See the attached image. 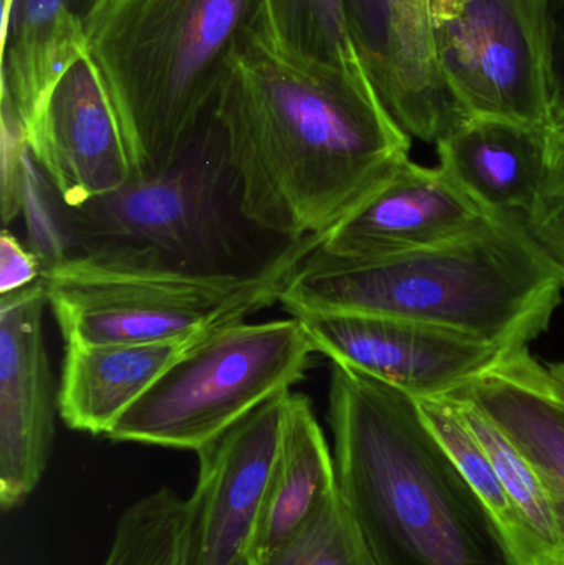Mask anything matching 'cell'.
<instances>
[{
  "label": "cell",
  "instance_id": "6da1fadb",
  "mask_svg": "<svg viewBox=\"0 0 564 565\" xmlns=\"http://www.w3.org/2000/svg\"><path fill=\"white\" fill-rule=\"evenodd\" d=\"M212 116L245 221L288 242L327 237L409 159L370 79L288 58L262 23L232 53Z\"/></svg>",
  "mask_w": 564,
  "mask_h": 565
},
{
  "label": "cell",
  "instance_id": "7a4b0ae2",
  "mask_svg": "<svg viewBox=\"0 0 564 565\" xmlns=\"http://www.w3.org/2000/svg\"><path fill=\"white\" fill-rule=\"evenodd\" d=\"M328 424L338 491L371 565H520L416 398L333 364Z\"/></svg>",
  "mask_w": 564,
  "mask_h": 565
},
{
  "label": "cell",
  "instance_id": "3957f363",
  "mask_svg": "<svg viewBox=\"0 0 564 565\" xmlns=\"http://www.w3.org/2000/svg\"><path fill=\"white\" fill-rule=\"evenodd\" d=\"M563 289L523 215L499 212L459 241L407 254L347 258L318 247L298 265L280 302L294 318L409 319L515 351L549 329Z\"/></svg>",
  "mask_w": 564,
  "mask_h": 565
},
{
  "label": "cell",
  "instance_id": "277c9868",
  "mask_svg": "<svg viewBox=\"0 0 564 565\" xmlns=\"http://www.w3.org/2000/svg\"><path fill=\"white\" fill-rule=\"evenodd\" d=\"M264 0H111L85 55L115 113L132 179L169 171L211 119L227 63Z\"/></svg>",
  "mask_w": 564,
  "mask_h": 565
},
{
  "label": "cell",
  "instance_id": "5b68a950",
  "mask_svg": "<svg viewBox=\"0 0 564 565\" xmlns=\"http://www.w3.org/2000/svg\"><path fill=\"white\" fill-rule=\"evenodd\" d=\"M324 238L288 242L247 271L191 270L145 248H99L45 262L42 281L65 344L188 342L280 302Z\"/></svg>",
  "mask_w": 564,
  "mask_h": 565
},
{
  "label": "cell",
  "instance_id": "8992f818",
  "mask_svg": "<svg viewBox=\"0 0 564 565\" xmlns=\"http://www.w3.org/2000/svg\"><path fill=\"white\" fill-rule=\"evenodd\" d=\"M313 354L294 316L214 329L192 341L106 437L198 454L255 408L290 391Z\"/></svg>",
  "mask_w": 564,
  "mask_h": 565
},
{
  "label": "cell",
  "instance_id": "52a82bcc",
  "mask_svg": "<svg viewBox=\"0 0 564 565\" xmlns=\"http://www.w3.org/2000/svg\"><path fill=\"white\" fill-rule=\"evenodd\" d=\"M238 218L237 181L211 116L169 171L131 179L82 207H63L60 231L79 252L145 248L178 267L231 271L245 248Z\"/></svg>",
  "mask_w": 564,
  "mask_h": 565
},
{
  "label": "cell",
  "instance_id": "ba28073f",
  "mask_svg": "<svg viewBox=\"0 0 564 565\" xmlns=\"http://www.w3.org/2000/svg\"><path fill=\"white\" fill-rule=\"evenodd\" d=\"M545 13L536 0H470L436 25L444 76L467 115L553 128Z\"/></svg>",
  "mask_w": 564,
  "mask_h": 565
},
{
  "label": "cell",
  "instance_id": "9c48e42d",
  "mask_svg": "<svg viewBox=\"0 0 564 565\" xmlns=\"http://www.w3.org/2000/svg\"><path fill=\"white\" fill-rule=\"evenodd\" d=\"M315 352L414 398L446 397L489 371L506 349L440 326L366 315L298 316Z\"/></svg>",
  "mask_w": 564,
  "mask_h": 565
},
{
  "label": "cell",
  "instance_id": "30bf717a",
  "mask_svg": "<svg viewBox=\"0 0 564 565\" xmlns=\"http://www.w3.org/2000/svg\"><path fill=\"white\" fill-rule=\"evenodd\" d=\"M290 402L275 395L198 451L194 565H251Z\"/></svg>",
  "mask_w": 564,
  "mask_h": 565
},
{
  "label": "cell",
  "instance_id": "8fae6325",
  "mask_svg": "<svg viewBox=\"0 0 564 565\" xmlns=\"http://www.w3.org/2000/svg\"><path fill=\"white\" fill-rule=\"evenodd\" d=\"M43 281L0 295V504L9 511L39 487L55 437V392Z\"/></svg>",
  "mask_w": 564,
  "mask_h": 565
},
{
  "label": "cell",
  "instance_id": "7c38bea8",
  "mask_svg": "<svg viewBox=\"0 0 564 565\" xmlns=\"http://www.w3.org/2000/svg\"><path fill=\"white\" fill-rule=\"evenodd\" d=\"M33 164L76 209L128 184L131 162L98 72L83 55L63 73L26 126Z\"/></svg>",
  "mask_w": 564,
  "mask_h": 565
},
{
  "label": "cell",
  "instance_id": "4fadbf2b",
  "mask_svg": "<svg viewBox=\"0 0 564 565\" xmlns=\"http://www.w3.org/2000/svg\"><path fill=\"white\" fill-rule=\"evenodd\" d=\"M497 214L477 204L440 166L426 168L407 159L320 248L347 258L407 254L459 241Z\"/></svg>",
  "mask_w": 564,
  "mask_h": 565
},
{
  "label": "cell",
  "instance_id": "5bb4252c",
  "mask_svg": "<svg viewBox=\"0 0 564 565\" xmlns=\"http://www.w3.org/2000/svg\"><path fill=\"white\" fill-rule=\"evenodd\" d=\"M449 395L486 412L530 461L549 497L564 554V381L522 348Z\"/></svg>",
  "mask_w": 564,
  "mask_h": 565
},
{
  "label": "cell",
  "instance_id": "9a60e30c",
  "mask_svg": "<svg viewBox=\"0 0 564 565\" xmlns=\"http://www.w3.org/2000/svg\"><path fill=\"white\" fill-rule=\"evenodd\" d=\"M550 131L470 116L437 142L439 166L487 212L526 217L549 189Z\"/></svg>",
  "mask_w": 564,
  "mask_h": 565
},
{
  "label": "cell",
  "instance_id": "2e32d148",
  "mask_svg": "<svg viewBox=\"0 0 564 565\" xmlns=\"http://www.w3.org/2000/svg\"><path fill=\"white\" fill-rule=\"evenodd\" d=\"M111 0H13L2 19V95L25 126L63 73L85 55L86 36Z\"/></svg>",
  "mask_w": 564,
  "mask_h": 565
},
{
  "label": "cell",
  "instance_id": "e0dca14e",
  "mask_svg": "<svg viewBox=\"0 0 564 565\" xmlns=\"http://www.w3.org/2000/svg\"><path fill=\"white\" fill-rule=\"evenodd\" d=\"M191 342L131 345L66 342L56 391L63 424L72 430L106 437L121 415Z\"/></svg>",
  "mask_w": 564,
  "mask_h": 565
},
{
  "label": "cell",
  "instance_id": "ac0fdd59",
  "mask_svg": "<svg viewBox=\"0 0 564 565\" xmlns=\"http://www.w3.org/2000/svg\"><path fill=\"white\" fill-rule=\"evenodd\" d=\"M337 490L334 458L310 398L291 394L284 445L268 490L252 563L297 533Z\"/></svg>",
  "mask_w": 564,
  "mask_h": 565
},
{
  "label": "cell",
  "instance_id": "d6986e66",
  "mask_svg": "<svg viewBox=\"0 0 564 565\" xmlns=\"http://www.w3.org/2000/svg\"><path fill=\"white\" fill-rule=\"evenodd\" d=\"M262 30L278 52L301 65L370 79L347 0H264Z\"/></svg>",
  "mask_w": 564,
  "mask_h": 565
},
{
  "label": "cell",
  "instance_id": "ffe728a7",
  "mask_svg": "<svg viewBox=\"0 0 564 565\" xmlns=\"http://www.w3.org/2000/svg\"><path fill=\"white\" fill-rule=\"evenodd\" d=\"M195 504L162 488L119 518L103 565H194Z\"/></svg>",
  "mask_w": 564,
  "mask_h": 565
},
{
  "label": "cell",
  "instance_id": "44dd1931",
  "mask_svg": "<svg viewBox=\"0 0 564 565\" xmlns=\"http://www.w3.org/2000/svg\"><path fill=\"white\" fill-rule=\"evenodd\" d=\"M416 402L444 450L502 527L520 565H536L535 547L529 530L507 494L486 448L464 420L456 402L450 397L416 398Z\"/></svg>",
  "mask_w": 564,
  "mask_h": 565
},
{
  "label": "cell",
  "instance_id": "7402d4cb",
  "mask_svg": "<svg viewBox=\"0 0 564 565\" xmlns=\"http://www.w3.org/2000/svg\"><path fill=\"white\" fill-rule=\"evenodd\" d=\"M251 565H371L350 511L334 491L297 533Z\"/></svg>",
  "mask_w": 564,
  "mask_h": 565
},
{
  "label": "cell",
  "instance_id": "603a6c76",
  "mask_svg": "<svg viewBox=\"0 0 564 565\" xmlns=\"http://www.w3.org/2000/svg\"><path fill=\"white\" fill-rule=\"evenodd\" d=\"M0 202H2L3 224L19 217L29 198V172L33 159L30 154L29 136L22 116L17 111L9 96L2 95L0 105Z\"/></svg>",
  "mask_w": 564,
  "mask_h": 565
},
{
  "label": "cell",
  "instance_id": "cb8c5ba5",
  "mask_svg": "<svg viewBox=\"0 0 564 565\" xmlns=\"http://www.w3.org/2000/svg\"><path fill=\"white\" fill-rule=\"evenodd\" d=\"M354 45L377 96L390 78L391 0H347Z\"/></svg>",
  "mask_w": 564,
  "mask_h": 565
},
{
  "label": "cell",
  "instance_id": "d4e9b609",
  "mask_svg": "<svg viewBox=\"0 0 564 565\" xmlns=\"http://www.w3.org/2000/svg\"><path fill=\"white\" fill-rule=\"evenodd\" d=\"M525 225L564 288V192H549L526 215Z\"/></svg>",
  "mask_w": 564,
  "mask_h": 565
},
{
  "label": "cell",
  "instance_id": "484cf974",
  "mask_svg": "<svg viewBox=\"0 0 564 565\" xmlns=\"http://www.w3.org/2000/svg\"><path fill=\"white\" fill-rule=\"evenodd\" d=\"M545 62L553 128L564 125V0H549Z\"/></svg>",
  "mask_w": 564,
  "mask_h": 565
},
{
  "label": "cell",
  "instance_id": "4316f807",
  "mask_svg": "<svg viewBox=\"0 0 564 565\" xmlns=\"http://www.w3.org/2000/svg\"><path fill=\"white\" fill-rule=\"evenodd\" d=\"M42 255L26 250L12 232L3 228L0 235V295L19 291L42 280Z\"/></svg>",
  "mask_w": 564,
  "mask_h": 565
},
{
  "label": "cell",
  "instance_id": "83f0119b",
  "mask_svg": "<svg viewBox=\"0 0 564 565\" xmlns=\"http://www.w3.org/2000/svg\"><path fill=\"white\" fill-rule=\"evenodd\" d=\"M549 192H564V125L550 131Z\"/></svg>",
  "mask_w": 564,
  "mask_h": 565
},
{
  "label": "cell",
  "instance_id": "f1b7e54d",
  "mask_svg": "<svg viewBox=\"0 0 564 565\" xmlns=\"http://www.w3.org/2000/svg\"><path fill=\"white\" fill-rule=\"evenodd\" d=\"M470 0H430V10H433L434 22L436 25L447 22L459 15Z\"/></svg>",
  "mask_w": 564,
  "mask_h": 565
},
{
  "label": "cell",
  "instance_id": "f546056e",
  "mask_svg": "<svg viewBox=\"0 0 564 565\" xmlns=\"http://www.w3.org/2000/svg\"><path fill=\"white\" fill-rule=\"evenodd\" d=\"M550 369L558 375L562 381H564V362H558V364H550Z\"/></svg>",
  "mask_w": 564,
  "mask_h": 565
},
{
  "label": "cell",
  "instance_id": "4dcf8cb0",
  "mask_svg": "<svg viewBox=\"0 0 564 565\" xmlns=\"http://www.w3.org/2000/svg\"><path fill=\"white\" fill-rule=\"evenodd\" d=\"M13 0H2V19H6L10 13V9H12Z\"/></svg>",
  "mask_w": 564,
  "mask_h": 565
},
{
  "label": "cell",
  "instance_id": "1f68e13d",
  "mask_svg": "<svg viewBox=\"0 0 564 565\" xmlns=\"http://www.w3.org/2000/svg\"><path fill=\"white\" fill-rule=\"evenodd\" d=\"M536 2L542 3V6L545 7V9L546 7H549V0H536Z\"/></svg>",
  "mask_w": 564,
  "mask_h": 565
}]
</instances>
